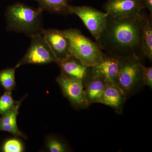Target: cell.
Instances as JSON below:
<instances>
[{
    "instance_id": "obj_1",
    "label": "cell",
    "mask_w": 152,
    "mask_h": 152,
    "mask_svg": "<svg viewBox=\"0 0 152 152\" xmlns=\"http://www.w3.org/2000/svg\"><path fill=\"white\" fill-rule=\"evenodd\" d=\"M142 16L124 19L108 16L105 28L96 41L102 50L120 58H140L144 55L141 42Z\"/></svg>"
},
{
    "instance_id": "obj_2",
    "label": "cell",
    "mask_w": 152,
    "mask_h": 152,
    "mask_svg": "<svg viewBox=\"0 0 152 152\" xmlns=\"http://www.w3.org/2000/svg\"><path fill=\"white\" fill-rule=\"evenodd\" d=\"M43 10L25 4H14L6 12L7 29L10 31L23 33L30 38L42 34Z\"/></svg>"
},
{
    "instance_id": "obj_3",
    "label": "cell",
    "mask_w": 152,
    "mask_h": 152,
    "mask_svg": "<svg viewBox=\"0 0 152 152\" xmlns=\"http://www.w3.org/2000/svg\"><path fill=\"white\" fill-rule=\"evenodd\" d=\"M69 40L71 56L85 65L92 66L102 59L104 53L94 42L75 28L61 31Z\"/></svg>"
},
{
    "instance_id": "obj_4",
    "label": "cell",
    "mask_w": 152,
    "mask_h": 152,
    "mask_svg": "<svg viewBox=\"0 0 152 152\" xmlns=\"http://www.w3.org/2000/svg\"><path fill=\"white\" fill-rule=\"evenodd\" d=\"M142 66L136 56L120 58V68L117 84L127 97L139 92L143 86Z\"/></svg>"
},
{
    "instance_id": "obj_5",
    "label": "cell",
    "mask_w": 152,
    "mask_h": 152,
    "mask_svg": "<svg viewBox=\"0 0 152 152\" xmlns=\"http://www.w3.org/2000/svg\"><path fill=\"white\" fill-rule=\"evenodd\" d=\"M31 43L28 50L15 67L26 64L45 65L58 61L43 34L31 37Z\"/></svg>"
},
{
    "instance_id": "obj_6",
    "label": "cell",
    "mask_w": 152,
    "mask_h": 152,
    "mask_svg": "<svg viewBox=\"0 0 152 152\" xmlns=\"http://www.w3.org/2000/svg\"><path fill=\"white\" fill-rule=\"evenodd\" d=\"M69 14H75L82 20L96 40L105 28L108 15L90 6H69Z\"/></svg>"
},
{
    "instance_id": "obj_7",
    "label": "cell",
    "mask_w": 152,
    "mask_h": 152,
    "mask_svg": "<svg viewBox=\"0 0 152 152\" xmlns=\"http://www.w3.org/2000/svg\"><path fill=\"white\" fill-rule=\"evenodd\" d=\"M56 81L63 95L75 109H86L89 106L86 98L84 87L81 81L69 77L61 73Z\"/></svg>"
},
{
    "instance_id": "obj_8",
    "label": "cell",
    "mask_w": 152,
    "mask_h": 152,
    "mask_svg": "<svg viewBox=\"0 0 152 152\" xmlns=\"http://www.w3.org/2000/svg\"><path fill=\"white\" fill-rule=\"evenodd\" d=\"M144 9L141 0H107L104 6L108 16L118 19L141 17Z\"/></svg>"
},
{
    "instance_id": "obj_9",
    "label": "cell",
    "mask_w": 152,
    "mask_h": 152,
    "mask_svg": "<svg viewBox=\"0 0 152 152\" xmlns=\"http://www.w3.org/2000/svg\"><path fill=\"white\" fill-rule=\"evenodd\" d=\"M57 64L61 69L62 74L81 81L84 88L92 76V66L85 65L71 55Z\"/></svg>"
},
{
    "instance_id": "obj_10",
    "label": "cell",
    "mask_w": 152,
    "mask_h": 152,
    "mask_svg": "<svg viewBox=\"0 0 152 152\" xmlns=\"http://www.w3.org/2000/svg\"><path fill=\"white\" fill-rule=\"evenodd\" d=\"M120 58L104 53L102 59L92 66L93 75L107 83H117L119 73Z\"/></svg>"
},
{
    "instance_id": "obj_11",
    "label": "cell",
    "mask_w": 152,
    "mask_h": 152,
    "mask_svg": "<svg viewBox=\"0 0 152 152\" xmlns=\"http://www.w3.org/2000/svg\"><path fill=\"white\" fill-rule=\"evenodd\" d=\"M42 34L56 58L57 64L70 56L69 40L61 31L54 28L44 29Z\"/></svg>"
},
{
    "instance_id": "obj_12",
    "label": "cell",
    "mask_w": 152,
    "mask_h": 152,
    "mask_svg": "<svg viewBox=\"0 0 152 152\" xmlns=\"http://www.w3.org/2000/svg\"><path fill=\"white\" fill-rule=\"evenodd\" d=\"M126 95L116 83H107L101 103L113 109L118 114H122Z\"/></svg>"
},
{
    "instance_id": "obj_13",
    "label": "cell",
    "mask_w": 152,
    "mask_h": 152,
    "mask_svg": "<svg viewBox=\"0 0 152 152\" xmlns=\"http://www.w3.org/2000/svg\"><path fill=\"white\" fill-rule=\"evenodd\" d=\"M107 84L102 79L93 74L84 88L86 98L89 104L101 103Z\"/></svg>"
},
{
    "instance_id": "obj_14",
    "label": "cell",
    "mask_w": 152,
    "mask_h": 152,
    "mask_svg": "<svg viewBox=\"0 0 152 152\" xmlns=\"http://www.w3.org/2000/svg\"><path fill=\"white\" fill-rule=\"evenodd\" d=\"M141 42L144 56L152 60V16L143 13L141 28Z\"/></svg>"
},
{
    "instance_id": "obj_15",
    "label": "cell",
    "mask_w": 152,
    "mask_h": 152,
    "mask_svg": "<svg viewBox=\"0 0 152 152\" xmlns=\"http://www.w3.org/2000/svg\"><path fill=\"white\" fill-rule=\"evenodd\" d=\"M39 7L51 13L66 15L69 14V0H36Z\"/></svg>"
},
{
    "instance_id": "obj_16",
    "label": "cell",
    "mask_w": 152,
    "mask_h": 152,
    "mask_svg": "<svg viewBox=\"0 0 152 152\" xmlns=\"http://www.w3.org/2000/svg\"><path fill=\"white\" fill-rule=\"evenodd\" d=\"M17 68H8L0 71V85L5 91L13 90L16 86L15 70Z\"/></svg>"
},
{
    "instance_id": "obj_17",
    "label": "cell",
    "mask_w": 152,
    "mask_h": 152,
    "mask_svg": "<svg viewBox=\"0 0 152 152\" xmlns=\"http://www.w3.org/2000/svg\"><path fill=\"white\" fill-rule=\"evenodd\" d=\"M16 101L14 100L11 91H5L0 96V115L1 116L7 113L15 105Z\"/></svg>"
},
{
    "instance_id": "obj_18",
    "label": "cell",
    "mask_w": 152,
    "mask_h": 152,
    "mask_svg": "<svg viewBox=\"0 0 152 152\" xmlns=\"http://www.w3.org/2000/svg\"><path fill=\"white\" fill-rule=\"evenodd\" d=\"M23 98L20 100L16 101L13 108L7 113L1 116L0 118V125L13 124L17 125V117L19 114V110L23 101L26 97Z\"/></svg>"
},
{
    "instance_id": "obj_19",
    "label": "cell",
    "mask_w": 152,
    "mask_h": 152,
    "mask_svg": "<svg viewBox=\"0 0 152 152\" xmlns=\"http://www.w3.org/2000/svg\"><path fill=\"white\" fill-rule=\"evenodd\" d=\"M1 151L4 152H23L24 146L20 140L16 138L7 140L3 144Z\"/></svg>"
},
{
    "instance_id": "obj_20",
    "label": "cell",
    "mask_w": 152,
    "mask_h": 152,
    "mask_svg": "<svg viewBox=\"0 0 152 152\" xmlns=\"http://www.w3.org/2000/svg\"><path fill=\"white\" fill-rule=\"evenodd\" d=\"M46 145L48 151L50 152H66L69 151L65 144L54 137L48 138L46 141Z\"/></svg>"
},
{
    "instance_id": "obj_21",
    "label": "cell",
    "mask_w": 152,
    "mask_h": 152,
    "mask_svg": "<svg viewBox=\"0 0 152 152\" xmlns=\"http://www.w3.org/2000/svg\"><path fill=\"white\" fill-rule=\"evenodd\" d=\"M0 131L8 132L15 137H20L26 138L25 135L20 131L17 125H0Z\"/></svg>"
},
{
    "instance_id": "obj_22",
    "label": "cell",
    "mask_w": 152,
    "mask_h": 152,
    "mask_svg": "<svg viewBox=\"0 0 152 152\" xmlns=\"http://www.w3.org/2000/svg\"><path fill=\"white\" fill-rule=\"evenodd\" d=\"M142 81L144 86H148L151 89L152 88V67L142 66Z\"/></svg>"
},
{
    "instance_id": "obj_23",
    "label": "cell",
    "mask_w": 152,
    "mask_h": 152,
    "mask_svg": "<svg viewBox=\"0 0 152 152\" xmlns=\"http://www.w3.org/2000/svg\"><path fill=\"white\" fill-rule=\"evenodd\" d=\"M144 8L147 9L152 16V0H141Z\"/></svg>"
},
{
    "instance_id": "obj_24",
    "label": "cell",
    "mask_w": 152,
    "mask_h": 152,
    "mask_svg": "<svg viewBox=\"0 0 152 152\" xmlns=\"http://www.w3.org/2000/svg\"><path fill=\"white\" fill-rule=\"evenodd\" d=\"M72 0H69V1H72Z\"/></svg>"
},
{
    "instance_id": "obj_25",
    "label": "cell",
    "mask_w": 152,
    "mask_h": 152,
    "mask_svg": "<svg viewBox=\"0 0 152 152\" xmlns=\"http://www.w3.org/2000/svg\"><path fill=\"white\" fill-rule=\"evenodd\" d=\"M1 115H0V118H1Z\"/></svg>"
}]
</instances>
